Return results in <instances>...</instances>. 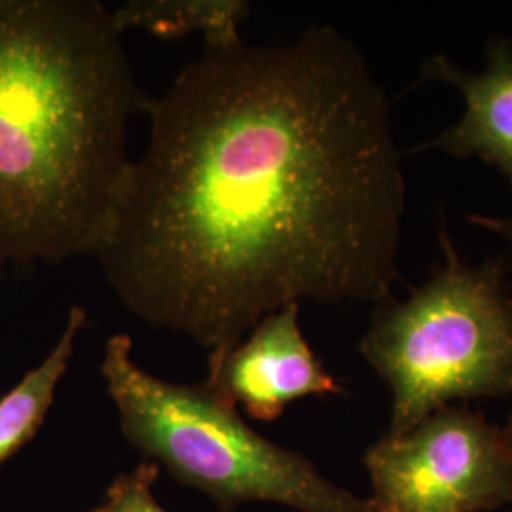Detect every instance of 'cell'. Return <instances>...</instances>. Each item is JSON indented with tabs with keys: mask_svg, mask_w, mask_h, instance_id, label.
<instances>
[{
	"mask_svg": "<svg viewBox=\"0 0 512 512\" xmlns=\"http://www.w3.org/2000/svg\"><path fill=\"white\" fill-rule=\"evenodd\" d=\"M145 114L93 255L133 315L215 366L287 304L391 298L406 177L391 101L349 38L313 25L205 48Z\"/></svg>",
	"mask_w": 512,
	"mask_h": 512,
	"instance_id": "6da1fadb",
	"label": "cell"
},
{
	"mask_svg": "<svg viewBox=\"0 0 512 512\" xmlns=\"http://www.w3.org/2000/svg\"><path fill=\"white\" fill-rule=\"evenodd\" d=\"M93 512H101V509H95Z\"/></svg>",
	"mask_w": 512,
	"mask_h": 512,
	"instance_id": "5bb4252c",
	"label": "cell"
},
{
	"mask_svg": "<svg viewBox=\"0 0 512 512\" xmlns=\"http://www.w3.org/2000/svg\"><path fill=\"white\" fill-rule=\"evenodd\" d=\"M376 509L494 512L512 505V448L503 427L465 406H442L365 454Z\"/></svg>",
	"mask_w": 512,
	"mask_h": 512,
	"instance_id": "5b68a950",
	"label": "cell"
},
{
	"mask_svg": "<svg viewBox=\"0 0 512 512\" xmlns=\"http://www.w3.org/2000/svg\"><path fill=\"white\" fill-rule=\"evenodd\" d=\"M251 4L243 0H133L112 10L116 27L147 31L164 40L202 35L205 48H226L243 38L239 27Z\"/></svg>",
	"mask_w": 512,
	"mask_h": 512,
	"instance_id": "ba28073f",
	"label": "cell"
},
{
	"mask_svg": "<svg viewBox=\"0 0 512 512\" xmlns=\"http://www.w3.org/2000/svg\"><path fill=\"white\" fill-rule=\"evenodd\" d=\"M503 433H505V439L509 442V446L512 448V412L509 416V421L503 425Z\"/></svg>",
	"mask_w": 512,
	"mask_h": 512,
	"instance_id": "7c38bea8",
	"label": "cell"
},
{
	"mask_svg": "<svg viewBox=\"0 0 512 512\" xmlns=\"http://www.w3.org/2000/svg\"><path fill=\"white\" fill-rule=\"evenodd\" d=\"M423 80L458 90L463 114L454 126L420 150H440L461 160H480L495 167L512 196V40L495 37L486 50L482 71H465L446 55H431L421 69Z\"/></svg>",
	"mask_w": 512,
	"mask_h": 512,
	"instance_id": "52a82bcc",
	"label": "cell"
},
{
	"mask_svg": "<svg viewBox=\"0 0 512 512\" xmlns=\"http://www.w3.org/2000/svg\"><path fill=\"white\" fill-rule=\"evenodd\" d=\"M469 222L486 232H492L497 238L509 243L512 249V217H490V215H471Z\"/></svg>",
	"mask_w": 512,
	"mask_h": 512,
	"instance_id": "8fae6325",
	"label": "cell"
},
{
	"mask_svg": "<svg viewBox=\"0 0 512 512\" xmlns=\"http://www.w3.org/2000/svg\"><path fill=\"white\" fill-rule=\"evenodd\" d=\"M86 321V310L73 306L54 349L0 399V463L12 458L37 435L54 404L57 385L67 372L76 338Z\"/></svg>",
	"mask_w": 512,
	"mask_h": 512,
	"instance_id": "9c48e42d",
	"label": "cell"
},
{
	"mask_svg": "<svg viewBox=\"0 0 512 512\" xmlns=\"http://www.w3.org/2000/svg\"><path fill=\"white\" fill-rule=\"evenodd\" d=\"M374 512H389V511H382V509H376Z\"/></svg>",
	"mask_w": 512,
	"mask_h": 512,
	"instance_id": "4fadbf2b",
	"label": "cell"
},
{
	"mask_svg": "<svg viewBox=\"0 0 512 512\" xmlns=\"http://www.w3.org/2000/svg\"><path fill=\"white\" fill-rule=\"evenodd\" d=\"M444 264L406 300L387 298L359 351L391 393L389 435L454 401L512 393V289L501 262H463L440 230Z\"/></svg>",
	"mask_w": 512,
	"mask_h": 512,
	"instance_id": "277c9868",
	"label": "cell"
},
{
	"mask_svg": "<svg viewBox=\"0 0 512 512\" xmlns=\"http://www.w3.org/2000/svg\"><path fill=\"white\" fill-rule=\"evenodd\" d=\"M128 334L107 340L101 374L126 439L179 482L211 495L222 511L272 501L300 512H374L332 484L310 459L251 429L213 385L171 384L133 361Z\"/></svg>",
	"mask_w": 512,
	"mask_h": 512,
	"instance_id": "3957f363",
	"label": "cell"
},
{
	"mask_svg": "<svg viewBox=\"0 0 512 512\" xmlns=\"http://www.w3.org/2000/svg\"><path fill=\"white\" fill-rule=\"evenodd\" d=\"M300 304L262 317L251 336L219 365L209 366L207 384L258 421H275L289 404L313 395H342L300 329Z\"/></svg>",
	"mask_w": 512,
	"mask_h": 512,
	"instance_id": "8992f818",
	"label": "cell"
},
{
	"mask_svg": "<svg viewBox=\"0 0 512 512\" xmlns=\"http://www.w3.org/2000/svg\"><path fill=\"white\" fill-rule=\"evenodd\" d=\"M97 0H0V266L93 256L147 93Z\"/></svg>",
	"mask_w": 512,
	"mask_h": 512,
	"instance_id": "7a4b0ae2",
	"label": "cell"
},
{
	"mask_svg": "<svg viewBox=\"0 0 512 512\" xmlns=\"http://www.w3.org/2000/svg\"><path fill=\"white\" fill-rule=\"evenodd\" d=\"M158 478L154 463H143L128 475L118 476L107 492V503L101 512H165L152 495V484Z\"/></svg>",
	"mask_w": 512,
	"mask_h": 512,
	"instance_id": "30bf717a",
	"label": "cell"
}]
</instances>
